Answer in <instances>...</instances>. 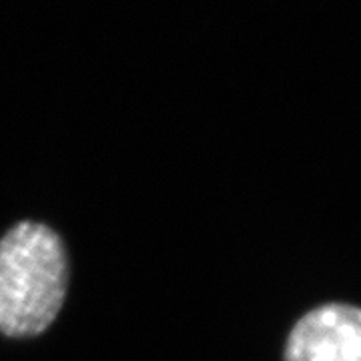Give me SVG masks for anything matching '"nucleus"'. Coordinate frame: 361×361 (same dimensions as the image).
I'll use <instances>...</instances> for the list:
<instances>
[{"label": "nucleus", "instance_id": "1", "mask_svg": "<svg viewBox=\"0 0 361 361\" xmlns=\"http://www.w3.org/2000/svg\"><path fill=\"white\" fill-rule=\"evenodd\" d=\"M68 257L61 235L44 223L20 221L0 239V334L37 337L65 305Z\"/></svg>", "mask_w": 361, "mask_h": 361}, {"label": "nucleus", "instance_id": "2", "mask_svg": "<svg viewBox=\"0 0 361 361\" xmlns=\"http://www.w3.org/2000/svg\"><path fill=\"white\" fill-rule=\"evenodd\" d=\"M283 361H361V307L334 301L301 315Z\"/></svg>", "mask_w": 361, "mask_h": 361}]
</instances>
